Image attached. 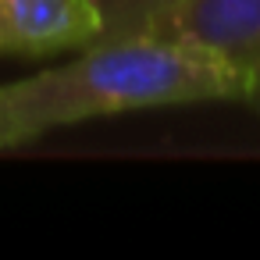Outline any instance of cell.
<instances>
[{"label": "cell", "mask_w": 260, "mask_h": 260, "mask_svg": "<svg viewBox=\"0 0 260 260\" xmlns=\"http://www.w3.org/2000/svg\"><path fill=\"white\" fill-rule=\"evenodd\" d=\"M96 40L93 0H0V54H57Z\"/></svg>", "instance_id": "cell-3"}, {"label": "cell", "mask_w": 260, "mask_h": 260, "mask_svg": "<svg viewBox=\"0 0 260 260\" xmlns=\"http://www.w3.org/2000/svg\"><path fill=\"white\" fill-rule=\"evenodd\" d=\"M146 32L178 36L217 54L242 79V100L260 104V0H178Z\"/></svg>", "instance_id": "cell-2"}, {"label": "cell", "mask_w": 260, "mask_h": 260, "mask_svg": "<svg viewBox=\"0 0 260 260\" xmlns=\"http://www.w3.org/2000/svg\"><path fill=\"white\" fill-rule=\"evenodd\" d=\"M100 11V40L146 32L178 0H93Z\"/></svg>", "instance_id": "cell-4"}, {"label": "cell", "mask_w": 260, "mask_h": 260, "mask_svg": "<svg viewBox=\"0 0 260 260\" xmlns=\"http://www.w3.org/2000/svg\"><path fill=\"white\" fill-rule=\"evenodd\" d=\"M242 96V79L217 54L178 36L96 40L68 64L0 86V150L107 114Z\"/></svg>", "instance_id": "cell-1"}]
</instances>
